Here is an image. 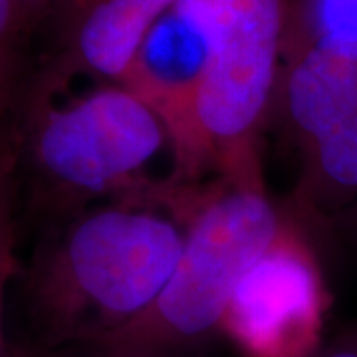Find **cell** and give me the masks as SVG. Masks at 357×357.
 I'll return each instance as SVG.
<instances>
[{
    "label": "cell",
    "instance_id": "6da1fadb",
    "mask_svg": "<svg viewBox=\"0 0 357 357\" xmlns=\"http://www.w3.org/2000/svg\"><path fill=\"white\" fill-rule=\"evenodd\" d=\"M157 201H121L68 225L30 268L28 304L48 347H88L141 316L165 288L183 222Z\"/></svg>",
    "mask_w": 357,
    "mask_h": 357
},
{
    "label": "cell",
    "instance_id": "7a4b0ae2",
    "mask_svg": "<svg viewBox=\"0 0 357 357\" xmlns=\"http://www.w3.org/2000/svg\"><path fill=\"white\" fill-rule=\"evenodd\" d=\"M171 183L167 204L183 222V248L171 278L141 316L89 349L109 357H177L220 319L246 270L276 236L282 213L264 183L218 177L204 191Z\"/></svg>",
    "mask_w": 357,
    "mask_h": 357
},
{
    "label": "cell",
    "instance_id": "3957f363",
    "mask_svg": "<svg viewBox=\"0 0 357 357\" xmlns=\"http://www.w3.org/2000/svg\"><path fill=\"white\" fill-rule=\"evenodd\" d=\"M292 0H178L199 30L203 76L195 102V173L264 183L260 135L278 96Z\"/></svg>",
    "mask_w": 357,
    "mask_h": 357
},
{
    "label": "cell",
    "instance_id": "277c9868",
    "mask_svg": "<svg viewBox=\"0 0 357 357\" xmlns=\"http://www.w3.org/2000/svg\"><path fill=\"white\" fill-rule=\"evenodd\" d=\"M26 147L46 187L60 199L115 195L151 199L141 177L169 141L161 117L137 93L112 84L56 105L46 91L26 105Z\"/></svg>",
    "mask_w": 357,
    "mask_h": 357
},
{
    "label": "cell",
    "instance_id": "5b68a950",
    "mask_svg": "<svg viewBox=\"0 0 357 357\" xmlns=\"http://www.w3.org/2000/svg\"><path fill=\"white\" fill-rule=\"evenodd\" d=\"M278 98L302 151L300 206L349 215L357 206V32L286 34Z\"/></svg>",
    "mask_w": 357,
    "mask_h": 357
},
{
    "label": "cell",
    "instance_id": "8992f818",
    "mask_svg": "<svg viewBox=\"0 0 357 357\" xmlns=\"http://www.w3.org/2000/svg\"><path fill=\"white\" fill-rule=\"evenodd\" d=\"M330 306L321 266L304 230L290 217L246 270L220 319L246 357H316Z\"/></svg>",
    "mask_w": 357,
    "mask_h": 357
},
{
    "label": "cell",
    "instance_id": "52a82bcc",
    "mask_svg": "<svg viewBox=\"0 0 357 357\" xmlns=\"http://www.w3.org/2000/svg\"><path fill=\"white\" fill-rule=\"evenodd\" d=\"M178 0H68L62 72L121 84L149 30Z\"/></svg>",
    "mask_w": 357,
    "mask_h": 357
},
{
    "label": "cell",
    "instance_id": "ba28073f",
    "mask_svg": "<svg viewBox=\"0 0 357 357\" xmlns=\"http://www.w3.org/2000/svg\"><path fill=\"white\" fill-rule=\"evenodd\" d=\"M18 153L13 135L4 129L0 133V357H13L14 349L6 342L4 304L6 290L16 274V232H14V173Z\"/></svg>",
    "mask_w": 357,
    "mask_h": 357
},
{
    "label": "cell",
    "instance_id": "9c48e42d",
    "mask_svg": "<svg viewBox=\"0 0 357 357\" xmlns=\"http://www.w3.org/2000/svg\"><path fill=\"white\" fill-rule=\"evenodd\" d=\"M24 36V28L14 0H0V91L14 100L16 48Z\"/></svg>",
    "mask_w": 357,
    "mask_h": 357
},
{
    "label": "cell",
    "instance_id": "30bf717a",
    "mask_svg": "<svg viewBox=\"0 0 357 357\" xmlns=\"http://www.w3.org/2000/svg\"><path fill=\"white\" fill-rule=\"evenodd\" d=\"M16 8H18V16L24 28V34H28L34 26L44 22L52 14L64 10L68 0H14Z\"/></svg>",
    "mask_w": 357,
    "mask_h": 357
},
{
    "label": "cell",
    "instance_id": "8fae6325",
    "mask_svg": "<svg viewBox=\"0 0 357 357\" xmlns=\"http://www.w3.org/2000/svg\"><path fill=\"white\" fill-rule=\"evenodd\" d=\"M84 349H86L84 354L64 351L60 347H46V349H34V351H16L14 349L13 357H109L98 349H89V347H84Z\"/></svg>",
    "mask_w": 357,
    "mask_h": 357
},
{
    "label": "cell",
    "instance_id": "7c38bea8",
    "mask_svg": "<svg viewBox=\"0 0 357 357\" xmlns=\"http://www.w3.org/2000/svg\"><path fill=\"white\" fill-rule=\"evenodd\" d=\"M316 357H357V332L345 335L326 349H319Z\"/></svg>",
    "mask_w": 357,
    "mask_h": 357
},
{
    "label": "cell",
    "instance_id": "4fadbf2b",
    "mask_svg": "<svg viewBox=\"0 0 357 357\" xmlns=\"http://www.w3.org/2000/svg\"><path fill=\"white\" fill-rule=\"evenodd\" d=\"M335 2H340V4H344V6H349V8H354L357 13V0H335Z\"/></svg>",
    "mask_w": 357,
    "mask_h": 357
},
{
    "label": "cell",
    "instance_id": "5bb4252c",
    "mask_svg": "<svg viewBox=\"0 0 357 357\" xmlns=\"http://www.w3.org/2000/svg\"><path fill=\"white\" fill-rule=\"evenodd\" d=\"M347 217L351 218L354 222H357V206H356V208H354V211H351V213H349V215H347Z\"/></svg>",
    "mask_w": 357,
    "mask_h": 357
}]
</instances>
